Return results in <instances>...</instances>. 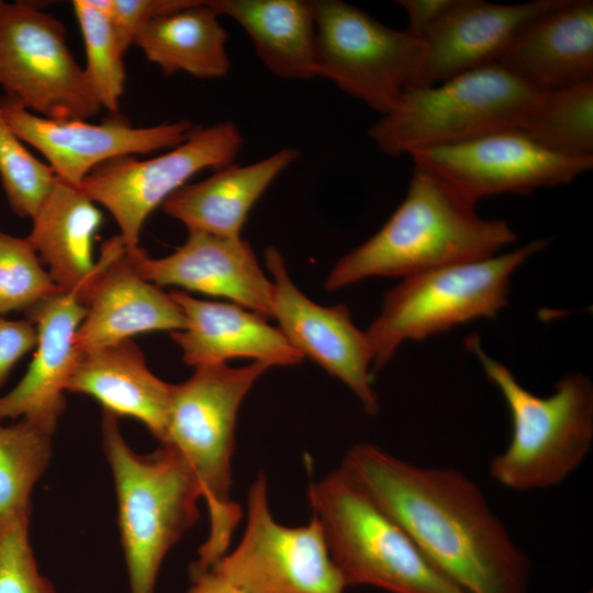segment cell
<instances>
[{"label": "cell", "instance_id": "1", "mask_svg": "<svg viewBox=\"0 0 593 593\" xmlns=\"http://www.w3.org/2000/svg\"><path fill=\"white\" fill-rule=\"evenodd\" d=\"M340 469L465 593H527V556L463 472L417 466L370 443L350 447Z\"/></svg>", "mask_w": 593, "mask_h": 593}, {"label": "cell", "instance_id": "2", "mask_svg": "<svg viewBox=\"0 0 593 593\" xmlns=\"http://www.w3.org/2000/svg\"><path fill=\"white\" fill-rule=\"evenodd\" d=\"M515 239L507 222L480 216L475 203L415 166L404 200L378 232L333 266L324 288L336 291L373 277L402 279L491 257Z\"/></svg>", "mask_w": 593, "mask_h": 593}, {"label": "cell", "instance_id": "3", "mask_svg": "<svg viewBox=\"0 0 593 593\" xmlns=\"http://www.w3.org/2000/svg\"><path fill=\"white\" fill-rule=\"evenodd\" d=\"M270 368L261 361L236 368L201 365L188 380L172 384L161 445L174 448L187 462L209 513V534L191 567L209 568L220 560L240 521V506L230 494L237 414L246 394Z\"/></svg>", "mask_w": 593, "mask_h": 593}, {"label": "cell", "instance_id": "4", "mask_svg": "<svg viewBox=\"0 0 593 593\" xmlns=\"http://www.w3.org/2000/svg\"><path fill=\"white\" fill-rule=\"evenodd\" d=\"M465 343L502 394L511 417L510 443L491 460L490 477L518 492L562 483L582 465L593 445V384L589 377L569 373L556 382L552 393L539 396L490 357L478 335Z\"/></svg>", "mask_w": 593, "mask_h": 593}, {"label": "cell", "instance_id": "5", "mask_svg": "<svg viewBox=\"0 0 593 593\" xmlns=\"http://www.w3.org/2000/svg\"><path fill=\"white\" fill-rule=\"evenodd\" d=\"M101 435L115 485L131 593H155L166 555L199 518L200 486L170 446L136 454L112 413L102 411Z\"/></svg>", "mask_w": 593, "mask_h": 593}, {"label": "cell", "instance_id": "6", "mask_svg": "<svg viewBox=\"0 0 593 593\" xmlns=\"http://www.w3.org/2000/svg\"><path fill=\"white\" fill-rule=\"evenodd\" d=\"M307 499L345 583L390 593H465L340 468L311 482Z\"/></svg>", "mask_w": 593, "mask_h": 593}, {"label": "cell", "instance_id": "7", "mask_svg": "<svg viewBox=\"0 0 593 593\" xmlns=\"http://www.w3.org/2000/svg\"><path fill=\"white\" fill-rule=\"evenodd\" d=\"M547 240L507 253L448 265L405 278L383 296L366 331L373 350L372 373L406 340H422L477 318H493L507 305L512 277Z\"/></svg>", "mask_w": 593, "mask_h": 593}, {"label": "cell", "instance_id": "8", "mask_svg": "<svg viewBox=\"0 0 593 593\" xmlns=\"http://www.w3.org/2000/svg\"><path fill=\"white\" fill-rule=\"evenodd\" d=\"M536 92L499 64L406 91L369 136L387 155L460 143L519 128Z\"/></svg>", "mask_w": 593, "mask_h": 593}, {"label": "cell", "instance_id": "9", "mask_svg": "<svg viewBox=\"0 0 593 593\" xmlns=\"http://www.w3.org/2000/svg\"><path fill=\"white\" fill-rule=\"evenodd\" d=\"M316 77L333 82L381 115L422 87L423 41L389 27L340 0H314Z\"/></svg>", "mask_w": 593, "mask_h": 593}, {"label": "cell", "instance_id": "10", "mask_svg": "<svg viewBox=\"0 0 593 593\" xmlns=\"http://www.w3.org/2000/svg\"><path fill=\"white\" fill-rule=\"evenodd\" d=\"M0 87L47 119L88 120L102 110L61 21L31 3L0 1Z\"/></svg>", "mask_w": 593, "mask_h": 593}, {"label": "cell", "instance_id": "11", "mask_svg": "<svg viewBox=\"0 0 593 593\" xmlns=\"http://www.w3.org/2000/svg\"><path fill=\"white\" fill-rule=\"evenodd\" d=\"M243 144L233 122L195 126L186 141L161 155L147 159L123 156L101 164L79 188L111 213L124 245L133 249L154 210L200 171L233 164Z\"/></svg>", "mask_w": 593, "mask_h": 593}, {"label": "cell", "instance_id": "12", "mask_svg": "<svg viewBox=\"0 0 593 593\" xmlns=\"http://www.w3.org/2000/svg\"><path fill=\"white\" fill-rule=\"evenodd\" d=\"M211 567L244 593H345L347 588L315 517L294 527L275 519L264 473L250 486L242 539Z\"/></svg>", "mask_w": 593, "mask_h": 593}, {"label": "cell", "instance_id": "13", "mask_svg": "<svg viewBox=\"0 0 593 593\" xmlns=\"http://www.w3.org/2000/svg\"><path fill=\"white\" fill-rule=\"evenodd\" d=\"M409 156L469 201L500 193L566 184L593 167V157H570L547 149L517 128L460 143L419 148Z\"/></svg>", "mask_w": 593, "mask_h": 593}, {"label": "cell", "instance_id": "14", "mask_svg": "<svg viewBox=\"0 0 593 593\" xmlns=\"http://www.w3.org/2000/svg\"><path fill=\"white\" fill-rule=\"evenodd\" d=\"M265 262L273 286L272 312L291 345L342 381L367 414L380 410L372 389L373 350L366 331L359 329L347 305H320L292 281L283 256L268 247Z\"/></svg>", "mask_w": 593, "mask_h": 593}, {"label": "cell", "instance_id": "15", "mask_svg": "<svg viewBox=\"0 0 593 593\" xmlns=\"http://www.w3.org/2000/svg\"><path fill=\"white\" fill-rule=\"evenodd\" d=\"M0 111L16 136L47 159L57 178L76 187L103 163L174 148L195 127L188 120L136 127L119 115L99 124L47 119L7 96L0 99Z\"/></svg>", "mask_w": 593, "mask_h": 593}, {"label": "cell", "instance_id": "16", "mask_svg": "<svg viewBox=\"0 0 593 593\" xmlns=\"http://www.w3.org/2000/svg\"><path fill=\"white\" fill-rule=\"evenodd\" d=\"M86 315L77 331L80 353L152 332H178L184 315L169 293L135 269L120 235L107 240L82 292Z\"/></svg>", "mask_w": 593, "mask_h": 593}, {"label": "cell", "instance_id": "17", "mask_svg": "<svg viewBox=\"0 0 593 593\" xmlns=\"http://www.w3.org/2000/svg\"><path fill=\"white\" fill-rule=\"evenodd\" d=\"M126 250L137 272L159 288L172 286L225 298L271 317L272 282L262 271L251 245L242 237L191 232L183 245L160 258L150 257L139 246Z\"/></svg>", "mask_w": 593, "mask_h": 593}, {"label": "cell", "instance_id": "18", "mask_svg": "<svg viewBox=\"0 0 593 593\" xmlns=\"http://www.w3.org/2000/svg\"><path fill=\"white\" fill-rule=\"evenodd\" d=\"M88 280L53 294L25 313L36 327L37 343L23 378L0 395L1 422L25 418L55 433L66 409V388L81 354L76 335L86 315L82 292Z\"/></svg>", "mask_w": 593, "mask_h": 593}, {"label": "cell", "instance_id": "19", "mask_svg": "<svg viewBox=\"0 0 593 593\" xmlns=\"http://www.w3.org/2000/svg\"><path fill=\"white\" fill-rule=\"evenodd\" d=\"M558 0L499 4L483 0H448L422 34L425 57L422 87L496 64L518 32Z\"/></svg>", "mask_w": 593, "mask_h": 593}, {"label": "cell", "instance_id": "20", "mask_svg": "<svg viewBox=\"0 0 593 593\" xmlns=\"http://www.w3.org/2000/svg\"><path fill=\"white\" fill-rule=\"evenodd\" d=\"M496 64L534 92L593 82V1L558 0L518 32Z\"/></svg>", "mask_w": 593, "mask_h": 593}, {"label": "cell", "instance_id": "21", "mask_svg": "<svg viewBox=\"0 0 593 593\" xmlns=\"http://www.w3.org/2000/svg\"><path fill=\"white\" fill-rule=\"evenodd\" d=\"M169 294L186 318V327L170 337L187 365L226 363L234 358H251L271 367L302 362L303 356L265 316L232 302L197 299L178 289Z\"/></svg>", "mask_w": 593, "mask_h": 593}, {"label": "cell", "instance_id": "22", "mask_svg": "<svg viewBox=\"0 0 593 593\" xmlns=\"http://www.w3.org/2000/svg\"><path fill=\"white\" fill-rule=\"evenodd\" d=\"M66 391L94 399L118 417L139 421L160 444L165 440L172 384L150 371L132 339L82 351Z\"/></svg>", "mask_w": 593, "mask_h": 593}, {"label": "cell", "instance_id": "23", "mask_svg": "<svg viewBox=\"0 0 593 593\" xmlns=\"http://www.w3.org/2000/svg\"><path fill=\"white\" fill-rule=\"evenodd\" d=\"M295 148H283L247 165L230 164L210 177L187 183L161 205L188 233L242 237L248 214L269 186L298 160Z\"/></svg>", "mask_w": 593, "mask_h": 593}, {"label": "cell", "instance_id": "24", "mask_svg": "<svg viewBox=\"0 0 593 593\" xmlns=\"http://www.w3.org/2000/svg\"><path fill=\"white\" fill-rule=\"evenodd\" d=\"M238 23L262 64L283 79L316 77V25L309 0H209Z\"/></svg>", "mask_w": 593, "mask_h": 593}, {"label": "cell", "instance_id": "25", "mask_svg": "<svg viewBox=\"0 0 593 593\" xmlns=\"http://www.w3.org/2000/svg\"><path fill=\"white\" fill-rule=\"evenodd\" d=\"M32 222L26 238L58 288L72 290L96 272L93 245L103 215L79 187L57 178Z\"/></svg>", "mask_w": 593, "mask_h": 593}, {"label": "cell", "instance_id": "26", "mask_svg": "<svg viewBox=\"0 0 593 593\" xmlns=\"http://www.w3.org/2000/svg\"><path fill=\"white\" fill-rule=\"evenodd\" d=\"M227 32L208 1L187 5L146 22L133 45L166 76L184 72L199 79H219L231 69Z\"/></svg>", "mask_w": 593, "mask_h": 593}, {"label": "cell", "instance_id": "27", "mask_svg": "<svg viewBox=\"0 0 593 593\" xmlns=\"http://www.w3.org/2000/svg\"><path fill=\"white\" fill-rule=\"evenodd\" d=\"M518 130L551 152L593 157V82L536 92Z\"/></svg>", "mask_w": 593, "mask_h": 593}, {"label": "cell", "instance_id": "28", "mask_svg": "<svg viewBox=\"0 0 593 593\" xmlns=\"http://www.w3.org/2000/svg\"><path fill=\"white\" fill-rule=\"evenodd\" d=\"M53 433L20 418L0 421V518L32 512V491L52 458Z\"/></svg>", "mask_w": 593, "mask_h": 593}, {"label": "cell", "instance_id": "29", "mask_svg": "<svg viewBox=\"0 0 593 593\" xmlns=\"http://www.w3.org/2000/svg\"><path fill=\"white\" fill-rule=\"evenodd\" d=\"M72 9L86 51V76L101 105L116 113L124 92V53L107 12L97 0H75Z\"/></svg>", "mask_w": 593, "mask_h": 593}, {"label": "cell", "instance_id": "30", "mask_svg": "<svg viewBox=\"0 0 593 593\" xmlns=\"http://www.w3.org/2000/svg\"><path fill=\"white\" fill-rule=\"evenodd\" d=\"M56 179L51 166L27 150L0 111V180L13 213L32 220Z\"/></svg>", "mask_w": 593, "mask_h": 593}, {"label": "cell", "instance_id": "31", "mask_svg": "<svg viewBox=\"0 0 593 593\" xmlns=\"http://www.w3.org/2000/svg\"><path fill=\"white\" fill-rule=\"evenodd\" d=\"M59 291L27 238L0 228V317L26 313Z\"/></svg>", "mask_w": 593, "mask_h": 593}, {"label": "cell", "instance_id": "32", "mask_svg": "<svg viewBox=\"0 0 593 593\" xmlns=\"http://www.w3.org/2000/svg\"><path fill=\"white\" fill-rule=\"evenodd\" d=\"M30 521L31 512L0 518V593H58L40 572Z\"/></svg>", "mask_w": 593, "mask_h": 593}, {"label": "cell", "instance_id": "33", "mask_svg": "<svg viewBox=\"0 0 593 593\" xmlns=\"http://www.w3.org/2000/svg\"><path fill=\"white\" fill-rule=\"evenodd\" d=\"M191 0H97L113 25L121 49L125 54L138 30L149 20L187 5Z\"/></svg>", "mask_w": 593, "mask_h": 593}, {"label": "cell", "instance_id": "34", "mask_svg": "<svg viewBox=\"0 0 593 593\" xmlns=\"http://www.w3.org/2000/svg\"><path fill=\"white\" fill-rule=\"evenodd\" d=\"M36 343L37 331L31 321L0 317V389L16 363L35 348Z\"/></svg>", "mask_w": 593, "mask_h": 593}, {"label": "cell", "instance_id": "35", "mask_svg": "<svg viewBox=\"0 0 593 593\" xmlns=\"http://www.w3.org/2000/svg\"><path fill=\"white\" fill-rule=\"evenodd\" d=\"M448 0H400L398 3L409 16V31L421 38L430 23L440 14Z\"/></svg>", "mask_w": 593, "mask_h": 593}, {"label": "cell", "instance_id": "36", "mask_svg": "<svg viewBox=\"0 0 593 593\" xmlns=\"http://www.w3.org/2000/svg\"><path fill=\"white\" fill-rule=\"evenodd\" d=\"M191 585L188 593H244L213 567H190Z\"/></svg>", "mask_w": 593, "mask_h": 593}, {"label": "cell", "instance_id": "37", "mask_svg": "<svg viewBox=\"0 0 593 593\" xmlns=\"http://www.w3.org/2000/svg\"><path fill=\"white\" fill-rule=\"evenodd\" d=\"M1 1V0H0Z\"/></svg>", "mask_w": 593, "mask_h": 593}]
</instances>
